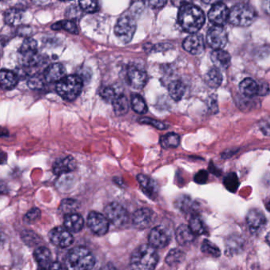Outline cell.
<instances>
[{
    "instance_id": "6da1fadb",
    "label": "cell",
    "mask_w": 270,
    "mask_h": 270,
    "mask_svg": "<svg viewBox=\"0 0 270 270\" xmlns=\"http://www.w3.org/2000/svg\"><path fill=\"white\" fill-rule=\"evenodd\" d=\"M178 23L185 31L197 34L205 24V16L203 11L192 4L184 3L179 9Z\"/></svg>"
},
{
    "instance_id": "7a4b0ae2",
    "label": "cell",
    "mask_w": 270,
    "mask_h": 270,
    "mask_svg": "<svg viewBox=\"0 0 270 270\" xmlns=\"http://www.w3.org/2000/svg\"><path fill=\"white\" fill-rule=\"evenodd\" d=\"M158 261L155 248L150 245L138 246L132 253L130 259L131 270H154Z\"/></svg>"
},
{
    "instance_id": "3957f363",
    "label": "cell",
    "mask_w": 270,
    "mask_h": 270,
    "mask_svg": "<svg viewBox=\"0 0 270 270\" xmlns=\"http://www.w3.org/2000/svg\"><path fill=\"white\" fill-rule=\"evenodd\" d=\"M66 263L71 270H92L95 266V258L87 248L77 246L67 253Z\"/></svg>"
},
{
    "instance_id": "277c9868",
    "label": "cell",
    "mask_w": 270,
    "mask_h": 270,
    "mask_svg": "<svg viewBox=\"0 0 270 270\" xmlns=\"http://www.w3.org/2000/svg\"><path fill=\"white\" fill-rule=\"evenodd\" d=\"M83 81L78 75H71L65 76L58 82L56 92L64 100L71 102L78 98L82 92Z\"/></svg>"
},
{
    "instance_id": "5b68a950",
    "label": "cell",
    "mask_w": 270,
    "mask_h": 270,
    "mask_svg": "<svg viewBox=\"0 0 270 270\" xmlns=\"http://www.w3.org/2000/svg\"><path fill=\"white\" fill-rule=\"evenodd\" d=\"M255 18L256 12L253 7L250 4L241 3L231 8L228 21L234 26L246 27L254 22Z\"/></svg>"
},
{
    "instance_id": "8992f818",
    "label": "cell",
    "mask_w": 270,
    "mask_h": 270,
    "mask_svg": "<svg viewBox=\"0 0 270 270\" xmlns=\"http://www.w3.org/2000/svg\"><path fill=\"white\" fill-rule=\"evenodd\" d=\"M136 30V20L132 15L124 14L117 22L114 27L116 36L124 43L132 41Z\"/></svg>"
},
{
    "instance_id": "52a82bcc",
    "label": "cell",
    "mask_w": 270,
    "mask_h": 270,
    "mask_svg": "<svg viewBox=\"0 0 270 270\" xmlns=\"http://www.w3.org/2000/svg\"><path fill=\"white\" fill-rule=\"evenodd\" d=\"M105 214L109 221L116 226H122L129 220L126 209L120 204L113 202L109 204L105 209Z\"/></svg>"
},
{
    "instance_id": "ba28073f",
    "label": "cell",
    "mask_w": 270,
    "mask_h": 270,
    "mask_svg": "<svg viewBox=\"0 0 270 270\" xmlns=\"http://www.w3.org/2000/svg\"><path fill=\"white\" fill-rule=\"evenodd\" d=\"M227 32L222 26L211 27L206 36L208 45L215 50H223L227 45Z\"/></svg>"
},
{
    "instance_id": "9c48e42d",
    "label": "cell",
    "mask_w": 270,
    "mask_h": 270,
    "mask_svg": "<svg viewBox=\"0 0 270 270\" xmlns=\"http://www.w3.org/2000/svg\"><path fill=\"white\" fill-rule=\"evenodd\" d=\"M49 237L52 244L60 248L68 247L74 242L71 232L63 227H56L51 230Z\"/></svg>"
},
{
    "instance_id": "30bf717a",
    "label": "cell",
    "mask_w": 270,
    "mask_h": 270,
    "mask_svg": "<svg viewBox=\"0 0 270 270\" xmlns=\"http://www.w3.org/2000/svg\"><path fill=\"white\" fill-rule=\"evenodd\" d=\"M87 224L91 231L99 236L106 235L109 230V220L107 217L96 212L89 213Z\"/></svg>"
},
{
    "instance_id": "8fae6325",
    "label": "cell",
    "mask_w": 270,
    "mask_h": 270,
    "mask_svg": "<svg viewBox=\"0 0 270 270\" xmlns=\"http://www.w3.org/2000/svg\"><path fill=\"white\" fill-rule=\"evenodd\" d=\"M229 10L224 3L217 2L212 7L208 14L209 21L215 26H224L229 19Z\"/></svg>"
},
{
    "instance_id": "7c38bea8",
    "label": "cell",
    "mask_w": 270,
    "mask_h": 270,
    "mask_svg": "<svg viewBox=\"0 0 270 270\" xmlns=\"http://www.w3.org/2000/svg\"><path fill=\"white\" fill-rule=\"evenodd\" d=\"M170 239L169 233L161 226L154 227L148 236L150 246L155 249H162L167 246L170 242Z\"/></svg>"
},
{
    "instance_id": "4fadbf2b",
    "label": "cell",
    "mask_w": 270,
    "mask_h": 270,
    "mask_svg": "<svg viewBox=\"0 0 270 270\" xmlns=\"http://www.w3.org/2000/svg\"><path fill=\"white\" fill-rule=\"evenodd\" d=\"M246 223L252 234H257L266 224V218L261 210L253 209L246 216Z\"/></svg>"
},
{
    "instance_id": "5bb4252c",
    "label": "cell",
    "mask_w": 270,
    "mask_h": 270,
    "mask_svg": "<svg viewBox=\"0 0 270 270\" xmlns=\"http://www.w3.org/2000/svg\"><path fill=\"white\" fill-rule=\"evenodd\" d=\"M127 82L133 89H142L147 82V73L138 67H129L127 71Z\"/></svg>"
},
{
    "instance_id": "9a60e30c",
    "label": "cell",
    "mask_w": 270,
    "mask_h": 270,
    "mask_svg": "<svg viewBox=\"0 0 270 270\" xmlns=\"http://www.w3.org/2000/svg\"><path fill=\"white\" fill-rule=\"evenodd\" d=\"M183 46L185 50L191 54L199 55L205 49V41L201 34H191L184 40Z\"/></svg>"
},
{
    "instance_id": "2e32d148",
    "label": "cell",
    "mask_w": 270,
    "mask_h": 270,
    "mask_svg": "<svg viewBox=\"0 0 270 270\" xmlns=\"http://www.w3.org/2000/svg\"><path fill=\"white\" fill-rule=\"evenodd\" d=\"M65 68L60 63H53L47 67L44 78L47 82H59L65 77Z\"/></svg>"
},
{
    "instance_id": "e0dca14e",
    "label": "cell",
    "mask_w": 270,
    "mask_h": 270,
    "mask_svg": "<svg viewBox=\"0 0 270 270\" xmlns=\"http://www.w3.org/2000/svg\"><path fill=\"white\" fill-rule=\"evenodd\" d=\"M76 167V162L71 156L59 158L53 165V172L56 175H62L75 170Z\"/></svg>"
},
{
    "instance_id": "ac0fdd59",
    "label": "cell",
    "mask_w": 270,
    "mask_h": 270,
    "mask_svg": "<svg viewBox=\"0 0 270 270\" xmlns=\"http://www.w3.org/2000/svg\"><path fill=\"white\" fill-rule=\"evenodd\" d=\"M152 221V213L148 209H140L133 215L132 222L136 227L140 229H145L149 227Z\"/></svg>"
},
{
    "instance_id": "d6986e66",
    "label": "cell",
    "mask_w": 270,
    "mask_h": 270,
    "mask_svg": "<svg viewBox=\"0 0 270 270\" xmlns=\"http://www.w3.org/2000/svg\"><path fill=\"white\" fill-rule=\"evenodd\" d=\"M211 60L215 67L219 70H226L231 64V56L228 52L224 50H215L211 54Z\"/></svg>"
},
{
    "instance_id": "ffe728a7",
    "label": "cell",
    "mask_w": 270,
    "mask_h": 270,
    "mask_svg": "<svg viewBox=\"0 0 270 270\" xmlns=\"http://www.w3.org/2000/svg\"><path fill=\"white\" fill-rule=\"evenodd\" d=\"M83 219L76 213L66 214L63 220L64 227L70 232H78L83 227Z\"/></svg>"
},
{
    "instance_id": "44dd1931",
    "label": "cell",
    "mask_w": 270,
    "mask_h": 270,
    "mask_svg": "<svg viewBox=\"0 0 270 270\" xmlns=\"http://www.w3.org/2000/svg\"><path fill=\"white\" fill-rule=\"evenodd\" d=\"M19 78L13 71L3 69L0 73V83L4 89H12L17 86Z\"/></svg>"
},
{
    "instance_id": "7402d4cb",
    "label": "cell",
    "mask_w": 270,
    "mask_h": 270,
    "mask_svg": "<svg viewBox=\"0 0 270 270\" xmlns=\"http://www.w3.org/2000/svg\"><path fill=\"white\" fill-rule=\"evenodd\" d=\"M239 89L246 97H253L258 95L259 84L252 78H246L239 84Z\"/></svg>"
},
{
    "instance_id": "603a6c76",
    "label": "cell",
    "mask_w": 270,
    "mask_h": 270,
    "mask_svg": "<svg viewBox=\"0 0 270 270\" xmlns=\"http://www.w3.org/2000/svg\"><path fill=\"white\" fill-rule=\"evenodd\" d=\"M195 239V235L190 230V227L187 225H181L176 231V239L179 244L182 246L190 244Z\"/></svg>"
},
{
    "instance_id": "cb8c5ba5",
    "label": "cell",
    "mask_w": 270,
    "mask_h": 270,
    "mask_svg": "<svg viewBox=\"0 0 270 270\" xmlns=\"http://www.w3.org/2000/svg\"><path fill=\"white\" fill-rule=\"evenodd\" d=\"M34 255L36 261L43 269H45L48 266H50L52 254L48 248L45 246L37 248L34 251Z\"/></svg>"
},
{
    "instance_id": "d4e9b609",
    "label": "cell",
    "mask_w": 270,
    "mask_h": 270,
    "mask_svg": "<svg viewBox=\"0 0 270 270\" xmlns=\"http://www.w3.org/2000/svg\"><path fill=\"white\" fill-rule=\"evenodd\" d=\"M222 81H223V76H222L221 71L216 67L211 68L205 75V82L208 86L213 89L220 86Z\"/></svg>"
},
{
    "instance_id": "484cf974",
    "label": "cell",
    "mask_w": 270,
    "mask_h": 270,
    "mask_svg": "<svg viewBox=\"0 0 270 270\" xmlns=\"http://www.w3.org/2000/svg\"><path fill=\"white\" fill-rule=\"evenodd\" d=\"M243 246V240L239 236H231L226 241V254L234 255L239 253Z\"/></svg>"
},
{
    "instance_id": "4316f807",
    "label": "cell",
    "mask_w": 270,
    "mask_h": 270,
    "mask_svg": "<svg viewBox=\"0 0 270 270\" xmlns=\"http://www.w3.org/2000/svg\"><path fill=\"white\" fill-rule=\"evenodd\" d=\"M23 13L17 8H11L5 12V23L9 26H19L23 22Z\"/></svg>"
},
{
    "instance_id": "83f0119b",
    "label": "cell",
    "mask_w": 270,
    "mask_h": 270,
    "mask_svg": "<svg viewBox=\"0 0 270 270\" xmlns=\"http://www.w3.org/2000/svg\"><path fill=\"white\" fill-rule=\"evenodd\" d=\"M114 113L117 115H125L129 112V104L125 95H119L112 103Z\"/></svg>"
},
{
    "instance_id": "f1b7e54d",
    "label": "cell",
    "mask_w": 270,
    "mask_h": 270,
    "mask_svg": "<svg viewBox=\"0 0 270 270\" xmlns=\"http://www.w3.org/2000/svg\"><path fill=\"white\" fill-rule=\"evenodd\" d=\"M168 92L173 100H181L186 92V86L181 81H173L169 84Z\"/></svg>"
},
{
    "instance_id": "f546056e",
    "label": "cell",
    "mask_w": 270,
    "mask_h": 270,
    "mask_svg": "<svg viewBox=\"0 0 270 270\" xmlns=\"http://www.w3.org/2000/svg\"><path fill=\"white\" fill-rule=\"evenodd\" d=\"M137 179H138L139 183H140L142 188L145 191L147 195H149L151 198H153V196L156 194V186L150 177H147L144 174H139L137 176Z\"/></svg>"
},
{
    "instance_id": "4dcf8cb0",
    "label": "cell",
    "mask_w": 270,
    "mask_h": 270,
    "mask_svg": "<svg viewBox=\"0 0 270 270\" xmlns=\"http://www.w3.org/2000/svg\"><path fill=\"white\" fill-rule=\"evenodd\" d=\"M160 144L163 148H174L180 144V136L176 133H168L161 137Z\"/></svg>"
},
{
    "instance_id": "1f68e13d",
    "label": "cell",
    "mask_w": 270,
    "mask_h": 270,
    "mask_svg": "<svg viewBox=\"0 0 270 270\" xmlns=\"http://www.w3.org/2000/svg\"><path fill=\"white\" fill-rule=\"evenodd\" d=\"M189 227L195 235H203L206 232L205 224L198 216H192V218L190 219Z\"/></svg>"
},
{
    "instance_id": "d6a6232c",
    "label": "cell",
    "mask_w": 270,
    "mask_h": 270,
    "mask_svg": "<svg viewBox=\"0 0 270 270\" xmlns=\"http://www.w3.org/2000/svg\"><path fill=\"white\" fill-rule=\"evenodd\" d=\"M52 29L54 30H64L70 34H78V27H77L76 23L73 21H60L52 25Z\"/></svg>"
},
{
    "instance_id": "836d02e7",
    "label": "cell",
    "mask_w": 270,
    "mask_h": 270,
    "mask_svg": "<svg viewBox=\"0 0 270 270\" xmlns=\"http://www.w3.org/2000/svg\"><path fill=\"white\" fill-rule=\"evenodd\" d=\"M224 187L228 191L231 193H235L239 188V182L238 176L235 173H228L224 180Z\"/></svg>"
},
{
    "instance_id": "e575fe53",
    "label": "cell",
    "mask_w": 270,
    "mask_h": 270,
    "mask_svg": "<svg viewBox=\"0 0 270 270\" xmlns=\"http://www.w3.org/2000/svg\"><path fill=\"white\" fill-rule=\"evenodd\" d=\"M185 256L186 254H185L184 252L178 250V249H173V250H170L166 256V262L169 265H174V264L181 263L184 260Z\"/></svg>"
},
{
    "instance_id": "d590c367",
    "label": "cell",
    "mask_w": 270,
    "mask_h": 270,
    "mask_svg": "<svg viewBox=\"0 0 270 270\" xmlns=\"http://www.w3.org/2000/svg\"><path fill=\"white\" fill-rule=\"evenodd\" d=\"M132 107L135 112L138 114H145L147 111V105L145 101L139 95H134L132 98Z\"/></svg>"
},
{
    "instance_id": "8d00e7d4",
    "label": "cell",
    "mask_w": 270,
    "mask_h": 270,
    "mask_svg": "<svg viewBox=\"0 0 270 270\" xmlns=\"http://www.w3.org/2000/svg\"><path fill=\"white\" fill-rule=\"evenodd\" d=\"M175 205L179 210L187 213L194 208V202L188 196H180L176 199Z\"/></svg>"
},
{
    "instance_id": "74e56055",
    "label": "cell",
    "mask_w": 270,
    "mask_h": 270,
    "mask_svg": "<svg viewBox=\"0 0 270 270\" xmlns=\"http://www.w3.org/2000/svg\"><path fill=\"white\" fill-rule=\"evenodd\" d=\"M201 250L203 253L215 257H219L221 254L220 249L216 245L213 244V242H211L209 240L204 241L202 246H201Z\"/></svg>"
},
{
    "instance_id": "f35d334b",
    "label": "cell",
    "mask_w": 270,
    "mask_h": 270,
    "mask_svg": "<svg viewBox=\"0 0 270 270\" xmlns=\"http://www.w3.org/2000/svg\"><path fill=\"white\" fill-rule=\"evenodd\" d=\"M78 201L73 199H65L62 201L60 205V209L66 214H70V213H74L75 211L78 209Z\"/></svg>"
},
{
    "instance_id": "ab89813d",
    "label": "cell",
    "mask_w": 270,
    "mask_h": 270,
    "mask_svg": "<svg viewBox=\"0 0 270 270\" xmlns=\"http://www.w3.org/2000/svg\"><path fill=\"white\" fill-rule=\"evenodd\" d=\"M101 97L103 98L105 101H107L108 103L112 104L113 102L115 100L116 98L118 97V95L116 92L115 89L110 86H106L103 87L100 91Z\"/></svg>"
},
{
    "instance_id": "60d3db41",
    "label": "cell",
    "mask_w": 270,
    "mask_h": 270,
    "mask_svg": "<svg viewBox=\"0 0 270 270\" xmlns=\"http://www.w3.org/2000/svg\"><path fill=\"white\" fill-rule=\"evenodd\" d=\"M45 82H46V81H45L44 76L34 75V76H32L29 79L28 86L33 89H40L45 86Z\"/></svg>"
},
{
    "instance_id": "b9f144b4",
    "label": "cell",
    "mask_w": 270,
    "mask_h": 270,
    "mask_svg": "<svg viewBox=\"0 0 270 270\" xmlns=\"http://www.w3.org/2000/svg\"><path fill=\"white\" fill-rule=\"evenodd\" d=\"M81 9L87 13H95L99 9V4L94 1H80L78 3Z\"/></svg>"
},
{
    "instance_id": "7bdbcfd3",
    "label": "cell",
    "mask_w": 270,
    "mask_h": 270,
    "mask_svg": "<svg viewBox=\"0 0 270 270\" xmlns=\"http://www.w3.org/2000/svg\"><path fill=\"white\" fill-rule=\"evenodd\" d=\"M41 215V213L40 209H37V208L32 209L31 210L29 211L27 214L25 216V221L27 222V223H34V222L39 220Z\"/></svg>"
},
{
    "instance_id": "ee69618b",
    "label": "cell",
    "mask_w": 270,
    "mask_h": 270,
    "mask_svg": "<svg viewBox=\"0 0 270 270\" xmlns=\"http://www.w3.org/2000/svg\"><path fill=\"white\" fill-rule=\"evenodd\" d=\"M140 123L147 124V125H152L153 127H155L156 129H160V130H164L166 129V126L165 124L162 123L161 121H156V120L151 119V118H144L140 119Z\"/></svg>"
},
{
    "instance_id": "f6af8a7d",
    "label": "cell",
    "mask_w": 270,
    "mask_h": 270,
    "mask_svg": "<svg viewBox=\"0 0 270 270\" xmlns=\"http://www.w3.org/2000/svg\"><path fill=\"white\" fill-rule=\"evenodd\" d=\"M259 128L261 129L263 134L265 136H270V117L263 118L259 122Z\"/></svg>"
},
{
    "instance_id": "bcb514c9",
    "label": "cell",
    "mask_w": 270,
    "mask_h": 270,
    "mask_svg": "<svg viewBox=\"0 0 270 270\" xmlns=\"http://www.w3.org/2000/svg\"><path fill=\"white\" fill-rule=\"evenodd\" d=\"M209 178V173L206 170H201L196 173L194 181L198 184H205Z\"/></svg>"
},
{
    "instance_id": "7dc6e473",
    "label": "cell",
    "mask_w": 270,
    "mask_h": 270,
    "mask_svg": "<svg viewBox=\"0 0 270 270\" xmlns=\"http://www.w3.org/2000/svg\"><path fill=\"white\" fill-rule=\"evenodd\" d=\"M259 84L258 95L259 96H265L269 93V86L265 82H261Z\"/></svg>"
},
{
    "instance_id": "c3c4849f",
    "label": "cell",
    "mask_w": 270,
    "mask_h": 270,
    "mask_svg": "<svg viewBox=\"0 0 270 270\" xmlns=\"http://www.w3.org/2000/svg\"><path fill=\"white\" fill-rule=\"evenodd\" d=\"M49 270H67V268L61 263L56 261L50 264Z\"/></svg>"
},
{
    "instance_id": "681fc988",
    "label": "cell",
    "mask_w": 270,
    "mask_h": 270,
    "mask_svg": "<svg viewBox=\"0 0 270 270\" xmlns=\"http://www.w3.org/2000/svg\"><path fill=\"white\" fill-rule=\"evenodd\" d=\"M209 109L212 110V112L216 113L218 112V107H217V103H216V99H213V97L211 98V101H209Z\"/></svg>"
},
{
    "instance_id": "f907efd6",
    "label": "cell",
    "mask_w": 270,
    "mask_h": 270,
    "mask_svg": "<svg viewBox=\"0 0 270 270\" xmlns=\"http://www.w3.org/2000/svg\"><path fill=\"white\" fill-rule=\"evenodd\" d=\"M149 4L151 8L158 9V8H162L166 2V1H151Z\"/></svg>"
},
{
    "instance_id": "816d5d0a",
    "label": "cell",
    "mask_w": 270,
    "mask_h": 270,
    "mask_svg": "<svg viewBox=\"0 0 270 270\" xmlns=\"http://www.w3.org/2000/svg\"><path fill=\"white\" fill-rule=\"evenodd\" d=\"M262 8L265 13L270 15V0L264 1L262 4Z\"/></svg>"
},
{
    "instance_id": "f5cc1de1",
    "label": "cell",
    "mask_w": 270,
    "mask_h": 270,
    "mask_svg": "<svg viewBox=\"0 0 270 270\" xmlns=\"http://www.w3.org/2000/svg\"><path fill=\"white\" fill-rule=\"evenodd\" d=\"M209 170H210V171L212 172V173H215L216 175H220V170H219L218 169H216V168L215 167L214 164L212 163V162H211L210 165H209Z\"/></svg>"
},
{
    "instance_id": "db71d44e",
    "label": "cell",
    "mask_w": 270,
    "mask_h": 270,
    "mask_svg": "<svg viewBox=\"0 0 270 270\" xmlns=\"http://www.w3.org/2000/svg\"><path fill=\"white\" fill-rule=\"evenodd\" d=\"M100 270H118V268L114 266L112 263H108V264H105L103 268H101Z\"/></svg>"
},
{
    "instance_id": "11a10c76",
    "label": "cell",
    "mask_w": 270,
    "mask_h": 270,
    "mask_svg": "<svg viewBox=\"0 0 270 270\" xmlns=\"http://www.w3.org/2000/svg\"><path fill=\"white\" fill-rule=\"evenodd\" d=\"M266 241L267 242H268V244H270V232L268 233V235H267Z\"/></svg>"
},
{
    "instance_id": "9f6ffc18",
    "label": "cell",
    "mask_w": 270,
    "mask_h": 270,
    "mask_svg": "<svg viewBox=\"0 0 270 270\" xmlns=\"http://www.w3.org/2000/svg\"><path fill=\"white\" fill-rule=\"evenodd\" d=\"M267 209H268V211H270V202L268 204V205H267Z\"/></svg>"
},
{
    "instance_id": "6f0895ef",
    "label": "cell",
    "mask_w": 270,
    "mask_h": 270,
    "mask_svg": "<svg viewBox=\"0 0 270 270\" xmlns=\"http://www.w3.org/2000/svg\"><path fill=\"white\" fill-rule=\"evenodd\" d=\"M41 270H47V269H41Z\"/></svg>"
}]
</instances>
